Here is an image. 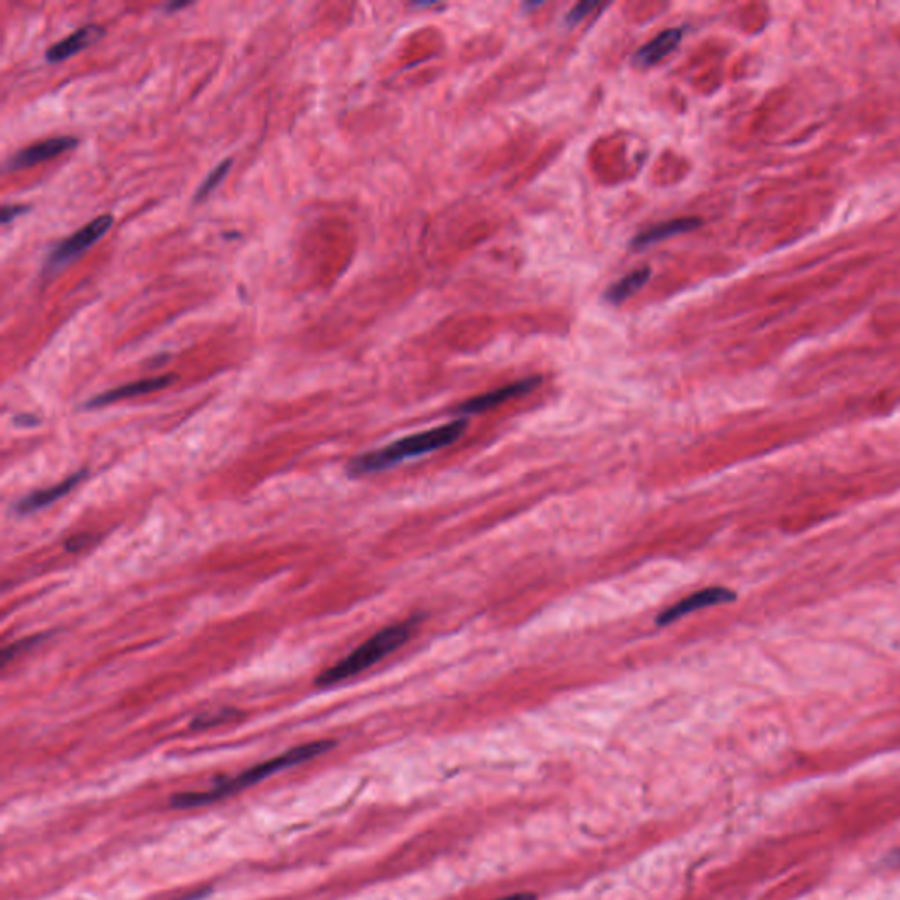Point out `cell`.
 Here are the masks:
<instances>
[{"instance_id":"44dd1931","label":"cell","mask_w":900,"mask_h":900,"mask_svg":"<svg viewBox=\"0 0 900 900\" xmlns=\"http://www.w3.org/2000/svg\"><path fill=\"white\" fill-rule=\"evenodd\" d=\"M208 892H210V890H208V888H206V890H201V892H192V893H189V895H185V897H182V899H176V900H197V899H201V897H203V895H206V893H208Z\"/></svg>"},{"instance_id":"2e32d148","label":"cell","mask_w":900,"mask_h":900,"mask_svg":"<svg viewBox=\"0 0 900 900\" xmlns=\"http://www.w3.org/2000/svg\"><path fill=\"white\" fill-rule=\"evenodd\" d=\"M39 639H41V637H30V639L18 640L15 644L6 647V649L2 651V665H8L9 661L13 660V658L25 653L30 647L36 646Z\"/></svg>"},{"instance_id":"8992f818","label":"cell","mask_w":900,"mask_h":900,"mask_svg":"<svg viewBox=\"0 0 900 900\" xmlns=\"http://www.w3.org/2000/svg\"><path fill=\"white\" fill-rule=\"evenodd\" d=\"M540 382H542L540 377L524 378V380H519V382H514V384L505 385V387H500V389H494V391L486 392V394L475 396L472 400H466L465 403H461L456 408V412L461 415L486 412V410L496 408L498 405H503L505 401L519 398V396H524L528 392L535 391Z\"/></svg>"},{"instance_id":"5bb4252c","label":"cell","mask_w":900,"mask_h":900,"mask_svg":"<svg viewBox=\"0 0 900 900\" xmlns=\"http://www.w3.org/2000/svg\"><path fill=\"white\" fill-rule=\"evenodd\" d=\"M231 166H233V159H225L224 162H220L215 169H211L210 175L204 178L201 187L197 189L196 196H194L196 203H201L206 197L210 196L213 190L217 189L218 185L222 183V180H224L227 173H229Z\"/></svg>"},{"instance_id":"7402d4cb","label":"cell","mask_w":900,"mask_h":900,"mask_svg":"<svg viewBox=\"0 0 900 900\" xmlns=\"http://www.w3.org/2000/svg\"><path fill=\"white\" fill-rule=\"evenodd\" d=\"M190 6L189 2H180V4H169L166 6L167 11H176V9H183Z\"/></svg>"},{"instance_id":"ba28073f","label":"cell","mask_w":900,"mask_h":900,"mask_svg":"<svg viewBox=\"0 0 900 900\" xmlns=\"http://www.w3.org/2000/svg\"><path fill=\"white\" fill-rule=\"evenodd\" d=\"M175 380L176 375H162V377L143 378V380H136V382H131V384L120 385V387L101 392V394L94 396L92 400H88L87 408L108 407V405H113V403H118V401L131 400V398L145 396V394H150V392L162 391V389H166V387L173 384Z\"/></svg>"},{"instance_id":"52a82bcc","label":"cell","mask_w":900,"mask_h":900,"mask_svg":"<svg viewBox=\"0 0 900 900\" xmlns=\"http://www.w3.org/2000/svg\"><path fill=\"white\" fill-rule=\"evenodd\" d=\"M76 145H78V139L71 138V136L44 139V141H39L36 145L27 146V148H22L20 152L13 153L9 157L8 162H6V169L8 171H20V169L37 166L41 162L59 157V155L67 152V150H71Z\"/></svg>"},{"instance_id":"3957f363","label":"cell","mask_w":900,"mask_h":900,"mask_svg":"<svg viewBox=\"0 0 900 900\" xmlns=\"http://www.w3.org/2000/svg\"><path fill=\"white\" fill-rule=\"evenodd\" d=\"M417 625H419V617H410L407 621L385 626L380 632L363 642L361 646L356 647L352 653L347 654L343 660L336 661L334 665L326 668L315 679V684L319 688H329V686L345 683L347 679L363 674L364 670L377 665L378 661L384 660L396 649H400L412 637Z\"/></svg>"},{"instance_id":"7c38bea8","label":"cell","mask_w":900,"mask_h":900,"mask_svg":"<svg viewBox=\"0 0 900 900\" xmlns=\"http://www.w3.org/2000/svg\"><path fill=\"white\" fill-rule=\"evenodd\" d=\"M700 224H702L700 218L684 217L674 218V220H668V222H663V224L653 225V227H649V229L642 231V233L637 234V236L633 238L632 247H651L654 243L668 240V238L677 236V234L690 233L693 229L700 227Z\"/></svg>"},{"instance_id":"9c48e42d","label":"cell","mask_w":900,"mask_h":900,"mask_svg":"<svg viewBox=\"0 0 900 900\" xmlns=\"http://www.w3.org/2000/svg\"><path fill=\"white\" fill-rule=\"evenodd\" d=\"M85 477H87V470H80V472L73 473L71 477H67L59 484H55V486L37 489L34 493L23 496L22 500L18 501V505L15 507L16 512L22 514V516H27V514H34L37 510L50 507L51 503H55L60 498H64L66 494L71 493L74 487L78 486Z\"/></svg>"},{"instance_id":"ac0fdd59","label":"cell","mask_w":900,"mask_h":900,"mask_svg":"<svg viewBox=\"0 0 900 900\" xmlns=\"http://www.w3.org/2000/svg\"><path fill=\"white\" fill-rule=\"evenodd\" d=\"M25 211H29V208H27V206H22V204L4 206V208H2V224H11L16 217H20Z\"/></svg>"},{"instance_id":"e0dca14e","label":"cell","mask_w":900,"mask_h":900,"mask_svg":"<svg viewBox=\"0 0 900 900\" xmlns=\"http://www.w3.org/2000/svg\"><path fill=\"white\" fill-rule=\"evenodd\" d=\"M598 8V4L596 2H589V0H584V2H579V4H575L574 9H570L568 11L567 20L565 23L570 25V27H575L577 23H581L586 16L593 11V9Z\"/></svg>"},{"instance_id":"ffe728a7","label":"cell","mask_w":900,"mask_h":900,"mask_svg":"<svg viewBox=\"0 0 900 900\" xmlns=\"http://www.w3.org/2000/svg\"><path fill=\"white\" fill-rule=\"evenodd\" d=\"M535 897L531 895V893H514V895H509V897H501V899L494 900H533Z\"/></svg>"},{"instance_id":"30bf717a","label":"cell","mask_w":900,"mask_h":900,"mask_svg":"<svg viewBox=\"0 0 900 900\" xmlns=\"http://www.w3.org/2000/svg\"><path fill=\"white\" fill-rule=\"evenodd\" d=\"M104 34H106V32H104V29L99 27V25H85V27L74 30L73 34H69V36L64 37L62 41H59V43H55L51 48H48V51H46V60L51 62V64H55V62L71 59V57L78 55L80 51L85 50L88 46H92V44L97 43V41H101Z\"/></svg>"},{"instance_id":"603a6c76","label":"cell","mask_w":900,"mask_h":900,"mask_svg":"<svg viewBox=\"0 0 900 900\" xmlns=\"http://www.w3.org/2000/svg\"><path fill=\"white\" fill-rule=\"evenodd\" d=\"M897 860H899V862H900V851H899V853H897Z\"/></svg>"},{"instance_id":"5b68a950","label":"cell","mask_w":900,"mask_h":900,"mask_svg":"<svg viewBox=\"0 0 900 900\" xmlns=\"http://www.w3.org/2000/svg\"><path fill=\"white\" fill-rule=\"evenodd\" d=\"M735 598H737V595H735L732 589L721 588V586L700 589L697 593L686 596L681 602H677L675 605H672V607L663 610L660 616L656 617V625L661 626V628H663V626L672 625L677 619L690 616V614L697 612V610L714 607V605H721V603H732L735 602Z\"/></svg>"},{"instance_id":"4fadbf2b","label":"cell","mask_w":900,"mask_h":900,"mask_svg":"<svg viewBox=\"0 0 900 900\" xmlns=\"http://www.w3.org/2000/svg\"><path fill=\"white\" fill-rule=\"evenodd\" d=\"M649 276H651V269L649 268H640L637 271H632L630 275L623 276L616 284L610 285L607 292H605V299L612 305L623 303L626 299L632 298L633 294H637L647 284Z\"/></svg>"},{"instance_id":"7a4b0ae2","label":"cell","mask_w":900,"mask_h":900,"mask_svg":"<svg viewBox=\"0 0 900 900\" xmlns=\"http://www.w3.org/2000/svg\"><path fill=\"white\" fill-rule=\"evenodd\" d=\"M334 744H336L334 741H315L298 746V748L289 749L284 755H278L268 760V762L259 763V765L241 772L236 777H227L222 783L213 786L208 792L178 793L171 799V806L176 807V809L208 806V804H213L217 800L231 797L234 793L241 792V790H245L252 784L261 783L262 779L273 776L278 770L289 769V767H294V765H299V763L308 762L315 756L322 755V753H326L329 749L334 748Z\"/></svg>"},{"instance_id":"277c9868","label":"cell","mask_w":900,"mask_h":900,"mask_svg":"<svg viewBox=\"0 0 900 900\" xmlns=\"http://www.w3.org/2000/svg\"><path fill=\"white\" fill-rule=\"evenodd\" d=\"M111 225H113V215H109V213H104L101 217L94 218L92 222L83 225L76 233L71 234L66 240L60 241L59 245H55L44 269L53 275L60 269L66 268L69 262L76 261L81 254L87 252L88 248L94 247L95 243L108 233Z\"/></svg>"},{"instance_id":"d6986e66","label":"cell","mask_w":900,"mask_h":900,"mask_svg":"<svg viewBox=\"0 0 900 900\" xmlns=\"http://www.w3.org/2000/svg\"><path fill=\"white\" fill-rule=\"evenodd\" d=\"M87 540V535H80V537L69 538V540H67L66 549L67 551L73 552L80 551V549H83V547L87 545Z\"/></svg>"},{"instance_id":"8fae6325","label":"cell","mask_w":900,"mask_h":900,"mask_svg":"<svg viewBox=\"0 0 900 900\" xmlns=\"http://www.w3.org/2000/svg\"><path fill=\"white\" fill-rule=\"evenodd\" d=\"M683 36L684 30L681 27L663 30L635 53V57H633L635 64L640 67L656 66L661 60L667 59L668 55L679 46Z\"/></svg>"},{"instance_id":"9a60e30c","label":"cell","mask_w":900,"mask_h":900,"mask_svg":"<svg viewBox=\"0 0 900 900\" xmlns=\"http://www.w3.org/2000/svg\"><path fill=\"white\" fill-rule=\"evenodd\" d=\"M238 716H240V712L236 711V709L204 712L201 716H197L190 726L197 728V730H203V728H210V726L222 725L225 721H231V719H236Z\"/></svg>"},{"instance_id":"6da1fadb","label":"cell","mask_w":900,"mask_h":900,"mask_svg":"<svg viewBox=\"0 0 900 900\" xmlns=\"http://www.w3.org/2000/svg\"><path fill=\"white\" fill-rule=\"evenodd\" d=\"M466 428H468L466 419H456V421L443 424V426H438V428L428 429V431H422V433H417V435L401 438V440H396L391 445H387L384 449L371 450V452H366V454L350 459L349 465H347V472L352 477L384 472L387 468L396 466L401 461H405V459L417 458V456H422V454H429V452H435V450L443 449V447H449V445L458 442L459 438L465 435Z\"/></svg>"}]
</instances>
